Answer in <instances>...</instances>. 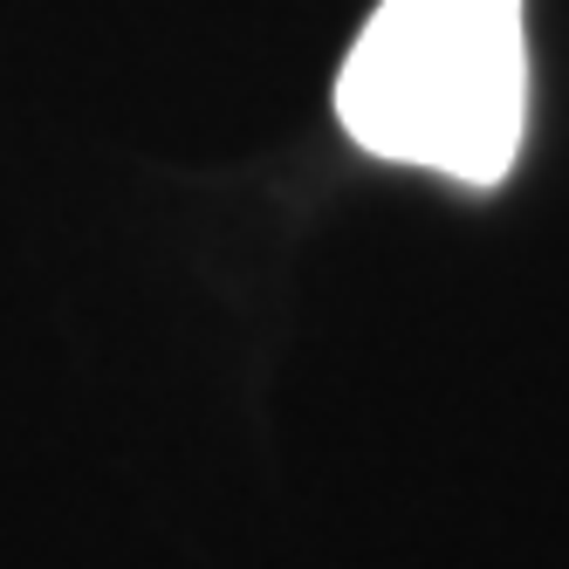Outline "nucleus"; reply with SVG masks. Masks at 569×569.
Masks as SVG:
<instances>
[{
    "instance_id": "1",
    "label": "nucleus",
    "mask_w": 569,
    "mask_h": 569,
    "mask_svg": "<svg viewBox=\"0 0 569 569\" xmlns=\"http://www.w3.org/2000/svg\"><path fill=\"white\" fill-rule=\"evenodd\" d=\"M350 144L460 186H501L528 131L521 0H385L337 76Z\"/></svg>"
}]
</instances>
